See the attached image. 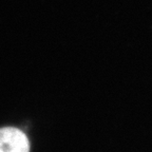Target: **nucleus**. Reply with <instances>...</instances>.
Masks as SVG:
<instances>
[{
    "mask_svg": "<svg viewBox=\"0 0 152 152\" xmlns=\"http://www.w3.org/2000/svg\"><path fill=\"white\" fill-rule=\"evenodd\" d=\"M0 152H30V142L26 135L17 128H1Z\"/></svg>",
    "mask_w": 152,
    "mask_h": 152,
    "instance_id": "obj_1",
    "label": "nucleus"
}]
</instances>
